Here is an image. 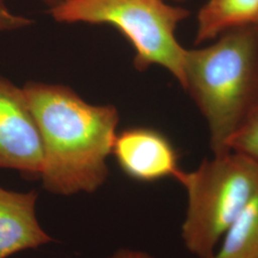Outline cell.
<instances>
[{
  "label": "cell",
  "instance_id": "obj_3",
  "mask_svg": "<svg viewBox=\"0 0 258 258\" xmlns=\"http://www.w3.org/2000/svg\"><path fill=\"white\" fill-rule=\"evenodd\" d=\"M176 180L185 188L187 208L182 225L184 246L198 258H210L220 240L258 194V163L234 151L205 159Z\"/></svg>",
  "mask_w": 258,
  "mask_h": 258
},
{
  "label": "cell",
  "instance_id": "obj_8",
  "mask_svg": "<svg viewBox=\"0 0 258 258\" xmlns=\"http://www.w3.org/2000/svg\"><path fill=\"white\" fill-rule=\"evenodd\" d=\"M258 20V0H209L197 18L196 43L214 39L225 32Z\"/></svg>",
  "mask_w": 258,
  "mask_h": 258
},
{
  "label": "cell",
  "instance_id": "obj_14",
  "mask_svg": "<svg viewBox=\"0 0 258 258\" xmlns=\"http://www.w3.org/2000/svg\"><path fill=\"white\" fill-rule=\"evenodd\" d=\"M255 24H256V25H257V26H258V20H257V22H256V23H255Z\"/></svg>",
  "mask_w": 258,
  "mask_h": 258
},
{
  "label": "cell",
  "instance_id": "obj_6",
  "mask_svg": "<svg viewBox=\"0 0 258 258\" xmlns=\"http://www.w3.org/2000/svg\"><path fill=\"white\" fill-rule=\"evenodd\" d=\"M121 171L129 178L151 183L176 178L182 170L179 155L171 141L150 127H130L116 135L112 153Z\"/></svg>",
  "mask_w": 258,
  "mask_h": 258
},
{
  "label": "cell",
  "instance_id": "obj_7",
  "mask_svg": "<svg viewBox=\"0 0 258 258\" xmlns=\"http://www.w3.org/2000/svg\"><path fill=\"white\" fill-rule=\"evenodd\" d=\"M36 190L17 192L0 185V258L53 242L37 221Z\"/></svg>",
  "mask_w": 258,
  "mask_h": 258
},
{
  "label": "cell",
  "instance_id": "obj_4",
  "mask_svg": "<svg viewBox=\"0 0 258 258\" xmlns=\"http://www.w3.org/2000/svg\"><path fill=\"white\" fill-rule=\"evenodd\" d=\"M49 11L57 22L106 24L117 29L135 50L136 69L145 71L160 65L183 87L185 49L176 39L175 31L189 16L188 10L164 0H64Z\"/></svg>",
  "mask_w": 258,
  "mask_h": 258
},
{
  "label": "cell",
  "instance_id": "obj_10",
  "mask_svg": "<svg viewBox=\"0 0 258 258\" xmlns=\"http://www.w3.org/2000/svg\"><path fill=\"white\" fill-rule=\"evenodd\" d=\"M231 151L240 153L258 163V100L230 141Z\"/></svg>",
  "mask_w": 258,
  "mask_h": 258
},
{
  "label": "cell",
  "instance_id": "obj_2",
  "mask_svg": "<svg viewBox=\"0 0 258 258\" xmlns=\"http://www.w3.org/2000/svg\"><path fill=\"white\" fill-rule=\"evenodd\" d=\"M208 121L213 155L229 144L258 100V26L225 32L212 45L186 50L184 85Z\"/></svg>",
  "mask_w": 258,
  "mask_h": 258
},
{
  "label": "cell",
  "instance_id": "obj_1",
  "mask_svg": "<svg viewBox=\"0 0 258 258\" xmlns=\"http://www.w3.org/2000/svg\"><path fill=\"white\" fill-rule=\"evenodd\" d=\"M22 88L42 142L44 188L65 196L99 189L108 176L117 108L85 102L64 85L28 82Z\"/></svg>",
  "mask_w": 258,
  "mask_h": 258
},
{
  "label": "cell",
  "instance_id": "obj_9",
  "mask_svg": "<svg viewBox=\"0 0 258 258\" xmlns=\"http://www.w3.org/2000/svg\"><path fill=\"white\" fill-rule=\"evenodd\" d=\"M210 258H258V194L249 201Z\"/></svg>",
  "mask_w": 258,
  "mask_h": 258
},
{
  "label": "cell",
  "instance_id": "obj_15",
  "mask_svg": "<svg viewBox=\"0 0 258 258\" xmlns=\"http://www.w3.org/2000/svg\"><path fill=\"white\" fill-rule=\"evenodd\" d=\"M176 1H181V0H176Z\"/></svg>",
  "mask_w": 258,
  "mask_h": 258
},
{
  "label": "cell",
  "instance_id": "obj_11",
  "mask_svg": "<svg viewBox=\"0 0 258 258\" xmlns=\"http://www.w3.org/2000/svg\"><path fill=\"white\" fill-rule=\"evenodd\" d=\"M34 21L12 12L3 0H0V34L29 27Z\"/></svg>",
  "mask_w": 258,
  "mask_h": 258
},
{
  "label": "cell",
  "instance_id": "obj_12",
  "mask_svg": "<svg viewBox=\"0 0 258 258\" xmlns=\"http://www.w3.org/2000/svg\"><path fill=\"white\" fill-rule=\"evenodd\" d=\"M108 258H154L147 252L131 249H120Z\"/></svg>",
  "mask_w": 258,
  "mask_h": 258
},
{
  "label": "cell",
  "instance_id": "obj_5",
  "mask_svg": "<svg viewBox=\"0 0 258 258\" xmlns=\"http://www.w3.org/2000/svg\"><path fill=\"white\" fill-rule=\"evenodd\" d=\"M43 148L23 88L0 75V167L40 177Z\"/></svg>",
  "mask_w": 258,
  "mask_h": 258
},
{
  "label": "cell",
  "instance_id": "obj_13",
  "mask_svg": "<svg viewBox=\"0 0 258 258\" xmlns=\"http://www.w3.org/2000/svg\"><path fill=\"white\" fill-rule=\"evenodd\" d=\"M42 3H44L49 7V10L54 8L55 6L59 5L60 3H62L64 0H40Z\"/></svg>",
  "mask_w": 258,
  "mask_h": 258
}]
</instances>
